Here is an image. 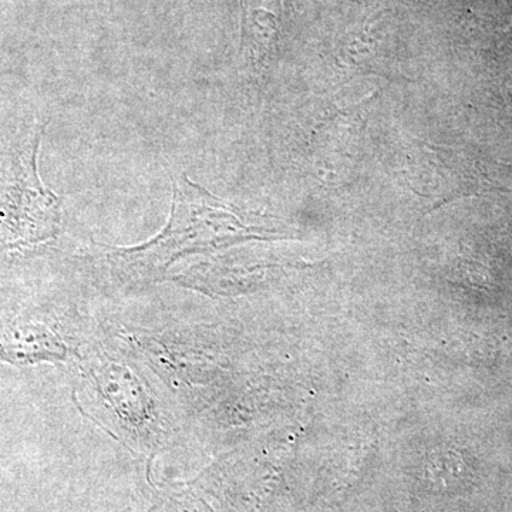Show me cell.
I'll return each mask as SVG.
<instances>
[{"mask_svg": "<svg viewBox=\"0 0 512 512\" xmlns=\"http://www.w3.org/2000/svg\"><path fill=\"white\" fill-rule=\"evenodd\" d=\"M39 136L0 178V247L15 248L55 237L59 198L39 180Z\"/></svg>", "mask_w": 512, "mask_h": 512, "instance_id": "obj_1", "label": "cell"}, {"mask_svg": "<svg viewBox=\"0 0 512 512\" xmlns=\"http://www.w3.org/2000/svg\"><path fill=\"white\" fill-rule=\"evenodd\" d=\"M62 353L63 348L55 336L43 330L30 329L25 332L22 330L0 339V359L12 360V362L59 359Z\"/></svg>", "mask_w": 512, "mask_h": 512, "instance_id": "obj_2", "label": "cell"}]
</instances>
